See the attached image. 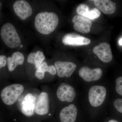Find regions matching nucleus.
I'll list each match as a JSON object with an SVG mask.
<instances>
[{"label":"nucleus","mask_w":122,"mask_h":122,"mask_svg":"<svg viewBox=\"0 0 122 122\" xmlns=\"http://www.w3.org/2000/svg\"><path fill=\"white\" fill-rule=\"evenodd\" d=\"M58 23L59 18L56 14L45 12L36 15L34 24L38 32L44 35H49L56 29Z\"/></svg>","instance_id":"nucleus-1"},{"label":"nucleus","mask_w":122,"mask_h":122,"mask_svg":"<svg viewBox=\"0 0 122 122\" xmlns=\"http://www.w3.org/2000/svg\"><path fill=\"white\" fill-rule=\"evenodd\" d=\"M0 36L4 43L10 48L20 46L21 41L15 27L11 23H5L1 29Z\"/></svg>","instance_id":"nucleus-2"},{"label":"nucleus","mask_w":122,"mask_h":122,"mask_svg":"<svg viewBox=\"0 0 122 122\" xmlns=\"http://www.w3.org/2000/svg\"><path fill=\"white\" fill-rule=\"evenodd\" d=\"M24 89V86L20 84H14L7 86L1 92L2 102L9 106L13 105L22 93Z\"/></svg>","instance_id":"nucleus-3"},{"label":"nucleus","mask_w":122,"mask_h":122,"mask_svg":"<svg viewBox=\"0 0 122 122\" xmlns=\"http://www.w3.org/2000/svg\"><path fill=\"white\" fill-rule=\"evenodd\" d=\"M107 92L106 89L103 86H92L88 92V100L90 105L94 107L100 106L106 100Z\"/></svg>","instance_id":"nucleus-4"},{"label":"nucleus","mask_w":122,"mask_h":122,"mask_svg":"<svg viewBox=\"0 0 122 122\" xmlns=\"http://www.w3.org/2000/svg\"><path fill=\"white\" fill-rule=\"evenodd\" d=\"M58 98L62 102H71L76 97V91L73 86L66 83H61L56 91Z\"/></svg>","instance_id":"nucleus-5"},{"label":"nucleus","mask_w":122,"mask_h":122,"mask_svg":"<svg viewBox=\"0 0 122 122\" xmlns=\"http://www.w3.org/2000/svg\"><path fill=\"white\" fill-rule=\"evenodd\" d=\"M14 11L20 20H25L32 14V9L28 2L24 0L15 1L13 5Z\"/></svg>","instance_id":"nucleus-6"},{"label":"nucleus","mask_w":122,"mask_h":122,"mask_svg":"<svg viewBox=\"0 0 122 122\" xmlns=\"http://www.w3.org/2000/svg\"><path fill=\"white\" fill-rule=\"evenodd\" d=\"M79 75L87 82L95 81L100 79L102 75V70L100 68L91 69L87 66H82L79 69Z\"/></svg>","instance_id":"nucleus-7"},{"label":"nucleus","mask_w":122,"mask_h":122,"mask_svg":"<svg viewBox=\"0 0 122 122\" xmlns=\"http://www.w3.org/2000/svg\"><path fill=\"white\" fill-rule=\"evenodd\" d=\"M93 52L99 59L105 63L110 62L113 59L110 46L107 42H102L96 46L93 49Z\"/></svg>","instance_id":"nucleus-8"},{"label":"nucleus","mask_w":122,"mask_h":122,"mask_svg":"<svg viewBox=\"0 0 122 122\" xmlns=\"http://www.w3.org/2000/svg\"><path fill=\"white\" fill-rule=\"evenodd\" d=\"M54 66L57 75L61 78L69 77L77 68L75 63L69 61H57L55 63Z\"/></svg>","instance_id":"nucleus-9"},{"label":"nucleus","mask_w":122,"mask_h":122,"mask_svg":"<svg viewBox=\"0 0 122 122\" xmlns=\"http://www.w3.org/2000/svg\"><path fill=\"white\" fill-rule=\"evenodd\" d=\"M62 43L65 45L78 46L88 45L90 44V39L76 34H67L63 37Z\"/></svg>","instance_id":"nucleus-10"},{"label":"nucleus","mask_w":122,"mask_h":122,"mask_svg":"<svg viewBox=\"0 0 122 122\" xmlns=\"http://www.w3.org/2000/svg\"><path fill=\"white\" fill-rule=\"evenodd\" d=\"M72 22L74 23V28L79 32L87 34L90 31L92 25L91 20L83 16L77 15L72 18Z\"/></svg>","instance_id":"nucleus-11"},{"label":"nucleus","mask_w":122,"mask_h":122,"mask_svg":"<svg viewBox=\"0 0 122 122\" xmlns=\"http://www.w3.org/2000/svg\"><path fill=\"white\" fill-rule=\"evenodd\" d=\"M78 115V109L76 105L71 104L61 110L59 114L60 122H75Z\"/></svg>","instance_id":"nucleus-12"},{"label":"nucleus","mask_w":122,"mask_h":122,"mask_svg":"<svg viewBox=\"0 0 122 122\" xmlns=\"http://www.w3.org/2000/svg\"><path fill=\"white\" fill-rule=\"evenodd\" d=\"M36 97L31 94L26 95L21 103V112L28 117H32L35 112Z\"/></svg>","instance_id":"nucleus-13"},{"label":"nucleus","mask_w":122,"mask_h":122,"mask_svg":"<svg viewBox=\"0 0 122 122\" xmlns=\"http://www.w3.org/2000/svg\"><path fill=\"white\" fill-rule=\"evenodd\" d=\"M49 108V98L48 94L42 92L39 94L36 101L35 111L39 116L45 115L48 113Z\"/></svg>","instance_id":"nucleus-14"},{"label":"nucleus","mask_w":122,"mask_h":122,"mask_svg":"<svg viewBox=\"0 0 122 122\" xmlns=\"http://www.w3.org/2000/svg\"><path fill=\"white\" fill-rule=\"evenodd\" d=\"M89 8L87 5L81 4L77 7L76 11L78 14L87 17L90 20H94L99 17L100 12L97 8H94L89 11Z\"/></svg>","instance_id":"nucleus-15"},{"label":"nucleus","mask_w":122,"mask_h":122,"mask_svg":"<svg viewBox=\"0 0 122 122\" xmlns=\"http://www.w3.org/2000/svg\"><path fill=\"white\" fill-rule=\"evenodd\" d=\"M94 4L99 11L105 14H112L116 10V4L110 0H95Z\"/></svg>","instance_id":"nucleus-16"},{"label":"nucleus","mask_w":122,"mask_h":122,"mask_svg":"<svg viewBox=\"0 0 122 122\" xmlns=\"http://www.w3.org/2000/svg\"><path fill=\"white\" fill-rule=\"evenodd\" d=\"M25 57L23 54L20 52L14 53L12 57L7 58V63L9 71H13L18 65H21L24 63Z\"/></svg>","instance_id":"nucleus-17"},{"label":"nucleus","mask_w":122,"mask_h":122,"mask_svg":"<svg viewBox=\"0 0 122 122\" xmlns=\"http://www.w3.org/2000/svg\"><path fill=\"white\" fill-rule=\"evenodd\" d=\"M46 72H48L53 75H55L56 74V69L54 66H48L46 62H44L37 69L35 72V76L38 79L41 80L44 78Z\"/></svg>","instance_id":"nucleus-18"},{"label":"nucleus","mask_w":122,"mask_h":122,"mask_svg":"<svg viewBox=\"0 0 122 122\" xmlns=\"http://www.w3.org/2000/svg\"><path fill=\"white\" fill-rule=\"evenodd\" d=\"M45 59V57L44 53L40 51H38L35 55V68L37 69L43 62Z\"/></svg>","instance_id":"nucleus-19"},{"label":"nucleus","mask_w":122,"mask_h":122,"mask_svg":"<svg viewBox=\"0 0 122 122\" xmlns=\"http://www.w3.org/2000/svg\"><path fill=\"white\" fill-rule=\"evenodd\" d=\"M116 91L118 94L122 96V76L117 78L116 81Z\"/></svg>","instance_id":"nucleus-20"},{"label":"nucleus","mask_w":122,"mask_h":122,"mask_svg":"<svg viewBox=\"0 0 122 122\" xmlns=\"http://www.w3.org/2000/svg\"><path fill=\"white\" fill-rule=\"evenodd\" d=\"M114 106L118 112L122 114V99H116L114 101Z\"/></svg>","instance_id":"nucleus-21"},{"label":"nucleus","mask_w":122,"mask_h":122,"mask_svg":"<svg viewBox=\"0 0 122 122\" xmlns=\"http://www.w3.org/2000/svg\"><path fill=\"white\" fill-rule=\"evenodd\" d=\"M36 53H31L29 55L27 61L29 63L35 65V58Z\"/></svg>","instance_id":"nucleus-22"},{"label":"nucleus","mask_w":122,"mask_h":122,"mask_svg":"<svg viewBox=\"0 0 122 122\" xmlns=\"http://www.w3.org/2000/svg\"><path fill=\"white\" fill-rule=\"evenodd\" d=\"M7 64V58L4 55H0V66L1 68L4 67Z\"/></svg>","instance_id":"nucleus-23"},{"label":"nucleus","mask_w":122,"mask_h":122,"mask_svg":"<svg viewBox=\"0 0 122 122\" xmlns=\"http://www.w3.org/2000/svg\"><path fill=\"white\" fill-rule=\"evenodd\" d=\"M108 122H119L117 120H114V119H111L108 121Z\"/></svg>","instance_id":"nucleus-24"},{"label":"nucleus","mask_w":122,"mask_h":122,"mask_svg":"<svg viewBox=\"0 0 122 122\" xmlns=\"http://www.w3.org/2000/svg\"><path fill=\"white\" fill-rule=\"evenodd\" d=\"M119 43L120 45L122 46V38L120 39L119 41Z\"/></svg>","instance_id":"nucleus-25"},{"label":"nucleus","mask_w":122,"mask_h":122,"mask_svg":"<svg viewBox=\"0 0 122 122\" xmlns=\"http://www.w3.org/2000/svg\"><path fill=\"white\" fill-rule=\"evenodd\" d=\"M20 48H22V47H23V45H20Z\"/></svg>","instance_id":"nucleus-26"},{"label":"nucleus","mask_w":122,"mask_h":122,"mask_svg":"<svg viewBox=\"0 0 122 122\" xmlns=\"http://www.w3.org/2000/svg\"><path fill=\"white\" fill-rule=\"evenodd\" d=\"M1 67L0 66V69L1 68Z\"/></svg>","instance_id":"nucleus-27"}]
</instances>
